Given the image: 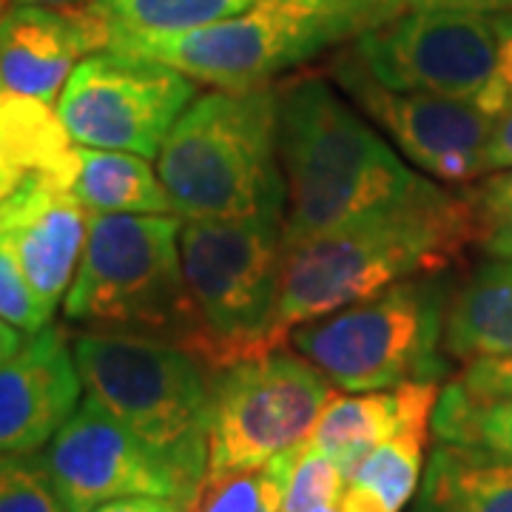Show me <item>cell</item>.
I'll list each match as a JSON object with an SVG mask.
<instances>
[{
  "label": "cell",
  "mask_w": 512,
  "mask_h": 512,
  "mask_svg": "<svg viewBox=\"0 0 512 512\" xmlns=\"http://www.w3.org/2000/svg\"><path fill=\"white\" fill-rule=\"evenodd\" d=\"M20 345H23V333H20L18 328H12L9 322L0 319V365H3L12 353H18Z\"/></svg>",
  "instance_id": "cell-36"
},
{
  "label": "cell",
  "mask_w": 512,
  "mask_h": 512,
  "mask_svg": "<svg viewBox=\"0 0 512 512\" xmlns=\"http://www.w3.org/2000/svg\"><path fill=\"white\" fill-rule=\"evenodd\" d=\"M0 3H3V0H0Z\"/></svg>",
  "instance_id": "cell-40"
},
{
  "label": "cell",
  "mask_w": 512,
  "mask_h": 512,
  "mask_svg": "<svg viewBox=\"0 0 512 512\" xmlns=\"http://www.w3.org/2000/svg\"><path fill=\"white\" fill-rule=\"evenodd\" d=\"M211 376L208 470H254L311 436L333 396L330 379L285 350L222 367Z\"/></svg>",
  "instance_id": "cell-9"
},
{
  "label": "cell",
  "mask_w": 512,
  "mask_h": 512,
  "mask_svg": "<svg viewBox=\"0 0 512 512\" xmlns=\"http://www.w3.org/2000/svg\"><path fill=\"white\" fill-rule=\"evenodd\" d=\"M276 134L285 177L282 245L353 225L433 185L410 171L322 77L279 86Z\"/></svg>",
  "instance_id": "cell-2"
},
{
  "label": "cell",
  "mask_w": 512,
  "mask_h": 512,
  "mask_svg": "<svg viewBox=\"0 0 512 512\" xmlns=\"http://www.w3.org/2000/svg\"><path fill=\"white\" fill-rule=\"evenodd\" d=\"M495 26H498V69L493 83L476 100V106L498 120L512 111V9L495 12Z\"/></svg>",
  "instance_id": "cell-29"
},
{
  "label": "cell",
  "mask_w": 512,
  "mask_h": 512,
  "mask_svg": "<svg viewBox=\"0 0 512 512\" xmlns=\"http://www.w3.org/2000/svg\"><path fill=\"white\" fill-rule=\"evenodd\" d=\"M444 353L458 362L512 356V259H493L450 296Z\"/></svg>",
  "instance_id": "cell-19"
},
{
  "label": "cell",
  "mask_w": 512,
  "mask_h": 512,
  "mask_svg": "<svg viewBox=\"0 0 512 512\" xmlns=\"http://www.w3.org/2000/svg\"><path fill=\"white\" fill-rule=\"evenodd\" d=\"M402 9L396 0H259L220 23L131 37L111 49L168 63L217 89H251Z\"/></svg>",
  "instance_id": "cell-5"
},
{
  "label": "cell",
  "mask_w": 512,
  "mask_h": 512,
  "mask_svg": "<svg viewBox=\"0 0 512 512\" xmlns=\"http://www.w3.org/2000/svg\"><path fill=\"white\" fill-rule=\"evenodd\" d=\"M336 83L359 109L399 143L407 160L441 183H470L484 168L495 117L473 100L427 92H393L356 57L345 52L333 63Z\"/></svg>",
  "instance_id": "cell-13"
},
{
  "label": "cell",
  "mask_w": 512,
  "mask_h": 512,
  "mask_svg": "<svg viewBox=\"0 0 512 512\" xmlns=\"http://www.w3.org/2000/svg\"><path fill=\"white\" fill-rule=\"evenodd\" d=\"M72 348L86 396L197 487L208 473V370L183 348L143 333L89 330Z\"/></svg>",
  "instance_id": "cell-6"
},
{
  "label": "cell",
  "mask_w": 512,
  "mask_h": 512,
  "mask_svg": "<svg viewBox=\"0 0 512 512\" xmlns=\"http://www.w3.org/2000/svg\"><path fill=\"white\" fill-rule=\"evenodd\" d=\"M0 237L12 245L40 302L55 313L86 248L89 211L72 191H40L3 214Z\"/></svg>",
  "instance_id": "cell-16"
},
{
  "label": "cell",
  "mask_w": 512,
  "mask_h": 512,
  "mask_svg": "<svg viewBox=\"0 0 512 512\" xmlns=\"http://www.w3.org/2000/svg\"><path fill=\"white\" fill-rule=\"evenodd\" d=\"M399 427V396L370 390L365 396H330L322 416L313 424L311 441L316 450L330 456L350 478L379 444Z\"/></svg>",
  "instance_id": "cell-22"
},
{
  "label": "cell",
  "mask_w": 512,
  "mask_h": 512,
  "mask_svg": "<svg viewBox=\"0 0 512 512\" xmlns=\"http://www.w3.org/2000/svg\"><path fill=\"white\" fill-rule=\"evenodd\" d=\"M72 194L97 214H174L160 174L131 151L77 146Z\"/></svg>",
  "instance_id": "cell-21"
},
{
  "label": "cell",
  "mask_w": 512,
  "mask_h": 512,
  "mask_svg": "<svg viewBox=\"0 0 512 512\" xmlns=\"http://www.w3.org/2000/svg\"><path fill=\"white\" fill-rule=\"evenodd\" d=\"M259 0H92V9L109 26V49L148 35H174L220 23L251 9Z\"/></svg>",
  "instance_id": "cell-23"
},
{
  "label": "cell",
  "mask_w": 512,
  "mask_h": 512,
  "mask_svg": "<svg viewBox=\"0 0 512 512\" xmlns=\"http://www.w3.org/2000/svg\"><path fill=\"white\" fill-rule=\"evenodd\" d=\"M6 100V83H3V74H0V103Z\"/></svg>",
  "instance_id": "cell-39"
},
{
  "label": "cell",
  "mask_w": 512,
  "mask_h": 512,
  "mask_svg": "<svg viewBox=\"0 0 512 512\" xmlns=\"http://www.w3.org/2000/svg\"><path fill=\"white\" fill-rule=\"evenodd\" d=\"M109 49V26L89 6L18 3L0 15V74L6 94L57 103L80 57Z\"/></svg>",
  "instance_id": "cell-15"
},
{
  "label": "cell",
  "mask_w": 512,
  "mask_h": 512,
  "mask_svg": "<svg viewBox=\"0 0 512 512\" xmlns=\"http://www.w3.org/2000/svg\"><path fill=\"white\" fill-rule=\"evenodd\" d=\"M285 453L254 470H208L183 501V512H282Z\"/></svg>",
  "instance_id": "cell-25"
},
{
  "label": "cell",
  "mask_w": 512,
  "mask_h": 512,
  "mask_svg": "<svg viewBox=\"0 0 512 512\" xmlns=\"http://www.w3.org/2000/svg\"><path fill=\"white\" fill-rule=\"evenodd\" d=\"M194 97L197 83L180 69L106 49L77 63L55 111L77 146L151 160Z\"/></svg>",
  "instance_id": "cell-10"
},
{
  "label": "cell",
  "mask_w": 512,
  "mask_h": 512,
  "mask_svg": "<svg viewBox=\"0 0 512 512\" xmlns=\"http://www.w3.org/2000/svg\"><path fill=\"white\" fill-rule=\"evenodd\" d=\"M177 214H97L63 313L92 330L143 333L200 362L205 325L188 293Z\"/></svg>",
  "instance_id": "cell-4"
},
{
  "label": "cell",
  "mask_w": 512,
  "mask_h": 512,
  "mask_svg": "<svg viewBox=\"0 0 512 512\" xmlns=\"http://www.w3.org/2000/svg\"><path fill=\"white\" fill-rule=\"evenodd\" d=\"M484 168H512V111L495 120L490 143H487V154H484Z\"/></svg>",
  "instance_id": "cell-33"
},
{
  "label": "cell",
  "mask_w": 512,
  "mask_h": 512,
  "mask_svg": "<svg viewBox=\"0 0 512 512\" xmlns=\"http://www.w3.org/2000/svg\"><path fill=\"white\" fill-rule=\"evenodd\" d=\"M433 433L439 441L484 447L512 461V396L478 399L456 379L439 393Z\"/></svg>",
  "instance_id": "cell-24"
},
{
  "label": "cell",
  "mask_w": 512,
  "mask_h": 512,
  "mask_svg": "<svg viewBox=\"0 0 512 512\" xmlns=\"http://www.w3.org/2000/svg\"><path fill=\"white\" fill-rule=\"evenodd\" d=\"M348 52L393 92L476 103L498 69L495 12L413 6L356 35Z\"/></svg>",
  "instance_id": "cell-11"
},
{
  "label": "cell",
  "mask_w": 512,
  "mask_h": 512,
  "mask_svg": "<svg viewBox=\"0 0 512 512\" xmlns=\"http://www.w3.org/2000/svg\"><path fill=\"white\" fill-rule=\"evenodd\" d=\"M92 512H183V504L163 495H128V498H114L109 504H100Z\"/></svg>",
  "instance_id": "cell-34"
},
{
  "label": "cell",
  "mask_w": 512,
  "mask_h": 512,
  "mask_svg": "<svg viewBox=\"0 0 512 512\" xmlns=\"http://www.w3.org/2000/svg\"><path fill=\"white\" fill-rule=\"evenodd\" d=\"M0 512H63L43 456L0 453Z\"/></svg>",
  "instance_id": "cell-27"
},
{
  "label": "cell",
  "mask_w": 512,
  "mask_h": 512,
  "mask_svg": "<svg viewBox=\"0 0 512 512\" xmlns=\"http://www.w3.org/2000/svg\"><path fill=\"white\" fill-rule=\"evenodd\" d=\"M77 148L49 103L6 94L0 103V217L40 191H72Z\"/></svg>",
  "instance_id": "cell-17"
},
{
  "label": "cell",
  "mask_w": 512,
  "mask_h": 512,
  "mask_svg": "<svg viewBox=\"0 0 512 512\" xmlns=\"http://www.w3.org/2000/svg\"><path fill=\"white\" fill-rule=\"evenodd\" d=\"M413 512H512V461L484 447L439 441Z\"/></svg>",
  "instance_id": "cell-20"
},
{
  "label": "cell",
  "mask_w": 512,
  "mask_h": 512,
  "mask_svg": "<svg viewBox=\"0 0 512 512\" xmlns=\"http://www.w3.org/2000/svg\"><path fill=\"white\" fill-rule=\"evenodd\" d=\"M399 6H458V9H484L501 12L512 9V0H396Z\"/></svg>",
  "instance_id": "cell-35"
},
{
  "label": "cell",
  "mask_w": 512,
  "mask_h": 512,
  "mask_svg": "<svg viewBox=\"0 0 512 512\" xmlns=\"http://www.w3.org/2000/svg\"><path fill=\"white\" fill-rule=\"evenodd\" d=\"M478 248L495 259H512V208L478 211Z\"/></svg>",
  "instance_id": "cell-31"
},
{
  "label": "cell",
  "mask_w": 512,
  "mask_h": 512,
  "mask_svg": "<svg viewBox=\"0 0 512 512\" xmlns=\"http://www.w3.org/2000/svg\"><path fill=\"white\" fill-rule=\"evenodd\" d=\"M279 89H217L197 97L160 148L157 174L183 220L285 225Z\"/></svg>",
  "instance_id": "cell-3"
},
{
  "label": "cell",
  "mask_w": 512,
  "mask_h": 512,
  "mask_svg": "<svg viewBox=\"0 0 512 512\" xmlns=\"http://www.w3.org/2000/svg\"><path fill=\"white\" fill-rule=\"evenodd\" d=\"M439 274L404 279L291 330V345L330 382L350 393L407 382H439L447 373L444 316L450 285Z\"/></svg>",
  "instance_id": "cell-7"
},
{
  "label": "cell",
  "mask_w": 512,
  "mask_h": 512,
  "mask_svg": "<svg viewBox=\"0 0 512 512\" xmlns=\"http://www.w3.org/2000/svg\"><path fill=\"white\" fill-rule=\"evenodd\" d=\"M458 382L478 399H504L512 396V356H484L467 362Z\"/></svg>",
  "instance_id": "cell-30"
},
{
  "label": "cell",
  "mask_w": 512,
  "mask_h": 512,
  "mask_svg": "<svg viewBox=\"0 0 512 512\" xmlns=\"http://www.w3.org/2000/svg\"><path fill=\"white\" fill-rule=\"evenodd\" d=\"M52 316L55 313L40 302L32 282L23 274L12 245L0 237V319L18 328L23 336H32L52 325Z\"/></svg>",
  "instance_id": "cell-28"
},
{
  "label": "cell",
  "mask_w": 512,
  "mask_h": 512,
  "mask_svg": "<svg viewBox=\"0 0 512 512\" xmlns=\"http://www.w3.org/2000/svg\"><path fill=\"white\" fill-rule=\"evenodd\" d=\"M83 379L66 330L46 325L0 365V453H37L80 407Z\"/></svg>",
  "instance_id": "cell-14"
},
{
  "label": "cell",
  "mask_w": 512,
  "mask_h": 512,
  "mask_svg": "<svg viewBox=\"0 0 512 512\" xmlns=\"http://www.w3.org/2000/svg\"><path fill=\"white\" fill-rule=\"evenodd\" d=\"M478 239L473 197L424 188L365 220L285 245L276 328L348 308L413 276L441 274Z\"/></svg>",
  "instance_id": "cell-1"
},
{
  "label": "cell",
  "mask_w": 512,
  "mask_h": 512,
  "mask_svg": "<svg viewBox=\"0 0 512 512\" xmlns=\"http://www.w3.org/2000/svg\"><path fill=\"white\" fill-rule=\"evenodd\" d=\"M15 3H29V6H57V9H66V6H74L80 0H15Z\"/></svg>",
  "instance_id": "cell-37"
},
{
  "label": "cell",
  "mask_w": 512,
  "mask_h": 512,
  "mask_svg": "<svg viewBox=\"0 0 512 512\" xmlns=\"http://www.w3.org/2000/svg\"><path fill=\"white\" fill-rule=\"evenodd\" d=\"M180 254L185 285L205 325L200 365L208 373L282 348L288 339L276 328L282 222L185 220Z\"/></svg>",
  "instance_id": "cell-8"
},
{
  "label": "cell",
  "mask_w": 512,
  "mask_h": 512,
  "mask_svg": "<svg viewBox=\"0 0 512 512\" xmlns=\"http://www.w3.org/2000/svg\"><path fill=\"white\" fill-rule=\"evenodd\" d=\"M311 512H342V510H339V504H325V507H316V510Z\"/></svg>",
  "instance_id": "cell-38"
},
{
  "label": "cell",
  "mask_w": 512,
  "mask_h": 512,
  "mask_svg": "<svg viewBox=\"0 0 512 512\" xmlns=\"http://www.w3.org/2000/svg\"><path fill=\"white\" fill-rule=\"evenodd\" d=\"M478 211H504L512 208V168L490 177L484 185H478L470 194Z\"/></svg>",
  "instance_id": "cell-32"
},
{
  "label": "cell",
  "mask_w": 512,
  "mask_h": 512,
  "mask_svg": "<svg viewBox=\"0 0 512 512\" xmlns=\"http://www.w3.org/2000/svg\"><path fill=\"white\" fill-rule=\"evenodd\" d=\"M439 393L436 382H407L396 387L399 427L348 478L345 493L339 498V510L402 512L407 507L419 487Z\"/></svg>",
  "instance_id": "cell-18"
},
{
  "label": "cell",
  "mask_w": 512,
  "mask_h": 512,
  "mask_svg": "<svg viewBox=\"0 0 512 512\" xmlns=\"http://www.w3.org/2000/svg\"><path fill=\"white\" fill-rule=\"evenodd\" d=\"M345 484L348 478L339 464L305 439L285 453L282 512H311L325 504H339Z\"/></svg>",
  "instance_id": "cell-26"
},
{
  "label": "cell",
  "mask_w": 512,
  "mask_h": 512,
  "mask_svg": "<svg viewBox=\"0 0 512 512\" xmlns=\"http://www.w3.org/2000/svg\"><path fill=\"white\" fill-rule=\"evenodd\" d=\"M43 461L63 512H92L128 495H163L183 504L194 490L171 458L89 396L49 441Z\"/></svg>",
  "instance_id": "cell-12"
}]
</instances>
